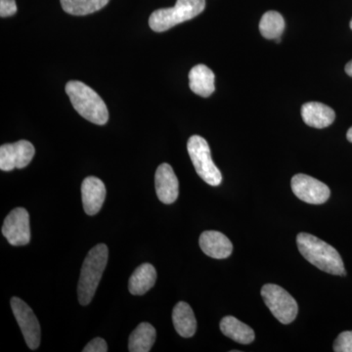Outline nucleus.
<instances>
[{
  "label": "nucleus",
  "instance_id": "obj_1",
  "mask_svg": "<svg viewBox=\"0 0 352 352\" xmlns=\"http://www.w3.org/2000/svg\"><path fill=\"white\" fill-rule=\"evenodd\" d=\"M296 244L303 258L318 270L338 276L346 275L342 256L332 245L308 233L298 234Z\"/></svg>",
  "mask_w": 352,
  "mask_h": 352
},
{
  "label": "nucleus",
  "instance_id": "obj_2",
  "mask_svg": "<svg viewBox=\"0 0 352 352\" xmlns=\"http://www.w3.org/2000/svg\"><path fill=\"white\" fill-rule=\"evenodd\" d=\"M66 92L73 107L85 120L98 126L107 124V106L91 87L78 80H71L67 83Z\"/></svg>",
  "mask_w": 352,
  "mask_h": 352
},
{
  "label": "nucleus",
  "instance_id": "obj_3",
  "mask_svg": "<svg viewBox=\"0 0 352 352\" xmlns=\"http://www.w3.org/2000/svg\"><path fill=\"white\" fill-rule=\"evenodd\" d=\"M108 247L104 244L95 245L90 250L82 264L78 286V302L89 305L100 283L102 275L108 261Z\"/></svg>",
  "mask_w": 352,
  "mask_h": 352
},
{
  "label": "nucleus",
  "instance_id": "obj_4",
  "mask_svg": "<svg viewBox=\"0 0 352 352\" xmlns=\"http://www.w3.org/2000/svg\"><path fill=\"white\" fill-rule=\"evenodd\" d=\"M205 7L206 0H177L175 7L154 11L150 16V28L156 32L168 31L200 15Z\"/></svg>",
  "mask_w": 352,
  "mask_h": 352
},
{
  "label": "nucleus",
  "instance_id": "obj_5",
  "mask_svg": "<svg viewBox=\"0 0 352 352\" xmlns=\"http://www.w3.org/2000/svg\"><path fill=\"white\" fill-rule=\"evenodd\" d=\"M187 150L201 179L208 185L219 186L222 182V175L212 161L207 140L199 135L191 136L187 143Z\"/></svg>",
  "mask_w": 352,
  "mask_h": 352
},
{
  "label": "nucleus",
  "instance_id": "obj_6",
  "mask_svg": "<svg viewBox=\"0 0 352 352\" xmlns=\"http://www.w3.org/2000/svg\"><path fill=\"white\" fill-rule=\"evenodd\" d=\"M261 296L278 321L287 325L295 320L298 312V303L286 289L278 285L266 284L261 289Z\"/></svg>",
  "mask_w": 352,
  "mask_h": 352
},
{
  "label": "nucleus",
  "instance_id": "obj_7",
  "mask_svg": "<svg viewBox=\"0 0 352 352\" xmlns=\"http://www.w3.org/2000/svg\"><path fill=\"white\" fill-rule=\"evenodd\" d=\"M10 305L16 320L22 330L25 344L32 351H36L41 344V326H39L38 318L32 308L21 298L16 296L12 298Z\"/></svg>",
  "mask_w": 352,
  "mask_h": 352
},
{
  "label": "nucleus",
  "instance_id": "obj_8",
  "mask_svg": "<svg viewBox=\"0 0 352 352\" xmlns=\"http://www.w3.org/2000/svg\"><path fill=\"white\" fill-rule=\"evenodd\" d=\"M292 190L300 200L311 205H321L330 198L331 191L327 185L311 176L296 175L292 178Z\"/></svg>",
  "mask_w": 352,
  "mask_h": 352
},
{
  "label": "nucleus",
  "instance_id": "obj_9",
  "mask_svg": "<svg viewBox=\"0 0 352 352\" xmlns=\"http://www.w3.org/2000/svg\"><path fill=\"white\" fill-rule=\"evenodd\" d=\"M2 234L10 245L18 247L29 244L31 228L28 210L24 208H14L4 219Z\"/></svg>",
  "mask_w": 352,
  "mask_h": 352
},
{
  "label": "nucleus",
  "instance_id": "obj_10",
  "mask_svg": "<svg viewBox=\"0 0 352 352\" xmlns=\"http://www.w3.org/2000/svg\"><path fill=\"white\" fill-rule=\"evenodd\" d=\"M36 154L34 145L27 140H20L0 147V170L11 171L24 168L31 163Z\"/></svg>",
  "mask_w": 352,
  "mask_h": 352
},
{
  "label": "nucleus",
  "instance_id": "obj_11",
  "mask_svg": "<svg viewBox=\"0 0 352 352\" xmlns=\"http://www.w3.org/2000/svg\"><path fill=\"white\" fill-rule=\"evenodd\" d=\"M155 186L157 198L162 203L170 205L175 203L179 194V184L175 171L168 164H162L157 168Z\"/></svg>",
  "mask_w": 352,
  "mask_h": 352
},
{
  "label": "nucleus",
  "instance_id": "obj_12",
  "mask_svg": "<svg viewBox=\"0 0 352 352\" xmlns=\"http://www.w3.org/2000/svg\"><path fill=\"white\" fill-rule=\"evenodd\" d=\"M82 198L85 214H98L106 198L105 184L95 176H88L82 184Z\"/></svg>",
  "mask_w": 352,
  "mask_h": 352
},
{
  "label": "nucleus",
  "instance_id": "obj_13",
  "mask_svg": "<svg viewBox=\"0 0 352 352\" xmlns=\"http://www.w3.org/2000/svg\"><path fill=\"white\" fill-rule=\"evenodd\" d=\"M199 243L201 251L212 258H226L230 256L233 252L231 241L219 231H205L201 233Z\"/></svg>",
  "mask_w": 352,
  "mask_h": 352
},
{
  "label": "nucleus",
  "instance_id": "obj_14",
  "mask_svg": "<svg viewBox=\"0 0 352 352\" xmlns=\"http://www.w3.org/2000/svg\"><path fill=\"white\" fill-rule=\"evenodd\" d=\"M303 122L314 129H325L336 119L335 111L320 102H308L302 107Z\"/></svg>",
  "mask_w": 352,
  "mask_h": 352
},
{
  "label": "nucleus",
  "instance_id": "obj_15",
  "mask_svg": "<svg viewBox=\"0 0 352 352\" xmlns=\"http://www.w3.org/2000/svg\"><path fill=\"white\" fill-rule=\"evenodd\" d=\"M215 76L206 65L200 64L192 68L189 73V87L194 94L208 97L214 94Z\"/></svg>",
  "mask_w": 352,
  "mask_h": 352
},
{
  "label": "nucleus",
  "instance_id": "obj_16",
  "mask_svg": "<svg viewBox=\"0 0 352 352\" xmlns=\"http://www.w3.org/2000/svg\"><path fill=\"white\" fill-rule=\"evenodd\" d=\"M157 272L154 266L144 263L136 268L129 278V289L131 295L142 296L156 283Z\"/></svg>",
  "mask_w": 352,
  "mask_h": 352
},
{
  "label": "nucleus",
  "instance_id": "obj_17",
  "mask_svg": "<svg viewBox=\"0 0 352 352\" xmlns=\"http://www.w3.org/2000/svg\"><path fill=\"white\" fill-rule=\"evenodd\" d=\"M173 321L176 332L182 337L191 338L195 335L197 321L188 303L180 302L175 305L173 311Z\"/></svg>",
  "mask_w": 352,
  "mask_h": 352
},
{
  "label": "nucleus",
  "instance_id": "obj_18",
  "mask_svg": "<svg viewBox=\"0 0 352 352\" xmlns=\"http://www.w3.org/2000/svg\"><path fill=\"white\" fill-rule=\"evenodd\" d=\"M220 330L229 339L242 344H249L254 342V330L250 326L238 320L233 316H226L220 322Z\"/></svg>",
  "mask_w": 352,
  "mask_h": 352
},
{
  "label": "nucleus",
  "instance_id": "obj_19",
  "mask_svg": "<svg viewBox=\"0 0 352 352\" xmlns=\"http://www.w3.org/2000/svg\"><path fill=\"white\" fill-rule=\"evenodd\" d=\"M156 330L151 324H139L138 328L131 333L129 337V351L131 352H148L151 351L153 344L156 340Z\"/></svg>",
  "mask_w": 352,
  "mask_h": 352
},
{
  "label": "nucleus",
  "instance_id": "obj_20",
  "mask_svg": "<svg viewBox=\"0 0 352 352\" xmlns=\"http://www.w3.org/2000/svg\"><path fill=\"white\" fill-rule=\"evenodd\" d=\"M285 30V20L276 11H268L261 18L259 32L263 38L277 39L281 38Z\"/></svg>",
  "mask_w": 352,
  "mask_h": 352
},
{
  "label": "nucleus",
  "instance_id": "obj_21",
  "mask_svg": "<svg viewBox=\"0 0 352 352\" xmlns=\"http://www.w3.org/2000/svg\"><path fill=\"white\" fill-rule=\"evenodd\" d=\"M65 12L75 16H85L101 10L110 0H60Z\"/></svg>",
  "mask_w": 352,
  "mask_h": 352
},
{
  "label": "nucleus",
  "instance_id": "obj_22",
  "mask_svg": "<svg viewBox=\"0 0 352 352\" xmlns=\"http://www.w3.org/2000/svg\"><path fill=\"white\" fill-rule=\"evenodd\" d=\"M333 351L352 352V331L340 333L333 342Z\"/></svg>",
  "mask_w": 352,
  "mask_h": 352
},
{
  "label": "nucleus",
  "instance_id": "obj_23",
  "mask_svg": "<svg viewBox=\"0 0 352 352\" xmlns=\"http://www.w3.org/2000/svg\"><path fill=\"white\" fill-rule=\"evenodd\" d=\"M17 6L15 0H0V17L6 18L15 15Z\"/></svg>",
  "mask_w": 352,
  "mask_h": 352
},
{
  "label": "nucleus",
  "instance_id": "obj_24",
  "mask_svg": "<svg viewBox=\"0 0 352 352\" xmlns=\"http://www.w3.org/2000/svg\"><path fill=\"white\" fill-rule=\"evenodd\" d=\"M83 352H107L108 346L105 340L102 338H95L91 342H88Z\"/></svg>",
  "mask_w": 352,
  "mask_h": 352
},
{
  "label": "nucleus",
  "instance_id": "obj_25",
  "mask_svg": "<svg viewBox=\"0 0 352 352\" xmlns=\"http://www.w3.org/2000/svg\"><path fill=\"white\" fill-rule=\"evenodd\" d=\"M346 69V73L347 75L352 76V60L351 62H349V63L346 64V69Z\"/></svg>",
  "mask_w": 352,
  "mask_h": 352
},
{
  "label": "nucleus",
  "instance_id": "obj_26",
  "mask_svg": "<svg viewBox=\"0 0 352 352\" xmlns=\"http://www.w3.org/2000/svg\"><path fill=\"white\" fill-rule=\"evenodd\" d=\"M346 138L347 140L349 141V142L352 143V126L351 127V129H349V131H347Z\"/></svg>",
  "mask_w": 352,
  "mask_h": 352
},
{
  "label": "nucleus",
  "instance_id": "obj_27",
  "mask_svg": "<svg viewBox=\"0 0 352 352\" xmlns=\"http://www.w3.org/2000/svg\"><path fill=\"white\" fill-rule=\"evenodd\" d=\"M351 25V29L352 30V19L351 21V25Z\"/></svg>",
  "mask_w": 352,
  "mask_h": 352
}]
</instances>
